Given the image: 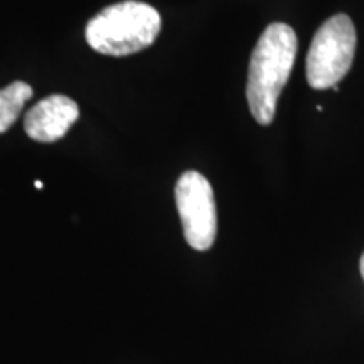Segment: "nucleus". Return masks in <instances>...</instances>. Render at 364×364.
<instances>
[{"mask_svg": "<svg viewBox=\"0 0 364 364\" xmlns=\"http://www.w3.org/2000/svg\"><path fill=\"white\" fill-rule=\"evenodd\" d=\"M297 34L284 22H273L255 46L248 68L247 98L250 112L260 125H270L277 103L297 56Z\"/></svg>", "mask_w": 364, "mask_h": 364, "instance_id": "nucleus-1", "label": "nucleus"}, {"mask_svg": "<svg viewBox=\"0 0 364 364\" xmlns=\"http://www.w3.org/2000/svg\"><path fill=\"white\" fill-rule=\"evenodd\" d=\"M161 26L157 9L127 0L103 9L88 22L86 43L105 56H129L152 46Z\"/></svg>", "mask_w": 364, "mask_h": 364, "instance_id": "nucleus-2", "label": "nucleus"}, {"mask_svg": "<svg viewBox=\"0 0 364 364\" xmlns=\"http://www.w3.org/2000/svg\"><path fill=\"white\" fill-rule=\"evenodd\" d=\"M356 53V29L351 17L338 14L327 19L314 36L307 54V83L314 90L338 86L348 75Z\"/></svg>", "mask_w": 364, "mask_h": 364, "instance_id": "nucleus-3", "label": "nucleus"}, {"mask_svg": "<svg viewBox=\"0 0 364 364\" xmlns=\"http://www.w3.org/2000/svg\"><path fill=\"white\" fill-rule=\"evenodd\" d=\"M176 204L184 238L191 248L206 252L215 245L218 215L215 193L203 174L188 171L176 184Z\"/></svg>", "mask_w": 364, "mask_h": 364, "instance_id": "nucleus-4", "label": "nucleus"}, {"mask_svg": "<svg viewBox=\"0 0 364 364\" xmlns=\"http://www.w3.org/2000/svg\"><path fill=\"white\" fill-rule=\"evenodd\" d=\"M78 103L65 95H51L36 103L24 118V130L36 142L51 144L63 139L78 120Z\"/></svg>", "mask_w": 364, "mask_h": 364, "instance_id": "nucleus-5", "label": "nucleus"}, {"mask_svg": "<svg viewBox=\"0 0 364 364\" xmlns=\"http://www.w3.org/2000/svg\"><path fill=\"white\" fill-rule=\"evenodd\" d=\"M33 98V88L24 81H14L0 90V134L16 124L27 100Z\"/></svg>", "mask_w": 364, "mask_h": 364, "instance_id": "nucleus-6", "label": "nucleus"}, {"mask_svg": "<svg viewBox=\"0 0 364 364\" xmlns=\"http://www.w3.org/2000/svg\"><path fill=\"white\" fill-rule=\"evenodd\" d=\"M359 272H361V277H363V280H364V252L361 255V260H359Z\"/></svg>", "mask_w": 364, "mask_h": 364, "instance_id": "nucleus-7", "label": "nucleus"}, {"mask_svg": "<svg viewBox=\"0 0 364 364\" xmlns=\"http://www.w3.org/2000/svg\"><path fill=\"white\" fill-rule=\"evenodd\" d=\"M34 186H36V188H38V189H43V182H41V181H36Z\"/></svg>", "mask_w": 364, "mask_h": 364, "instance_id": "nucleus-8", "label": "nucleus"}]
</instances>
